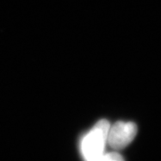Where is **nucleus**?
I'll list each match as a JSON object with an SVG mask.
<instances>
[{
    "label": "nucleus",
    "instance_id": "obj_1",
    "mask_svg": "<svg viewBox=\"0 0 161 161\" xmlns=\"http://www.w3.org/2000/svg\"><path fill=\"white\" fill-rule=\"evenodd\" d=\"M110 126L108 120L101 119L84 136L80 142V152L85 160L99 161L104 154Z\"/></svg>",
    "mask_w": 161,
    "mask_h": 161
},
{
    "label": "nucleus",
    "instance_id": "obj_2",
    "mask_svg": "<svg viewBox=\"0 0 161 161\" xmlns=\"http://www.w3.org/2000/svg\"><path fill=\"white\" fill-rule=\"evenodd\" d=\"M136 134L137 127L135 123L119 121L110 126L107 143L114 149H123L134 140Z\"/></svg>",
    "mask_w": 161,
    "mask_h": 161
},
{
    "label": "nucleus",
    "instance_id": "obj_3",
    "mask_svg": "<svg viewBox=\"0 0 161 161\" xmlns=\"http://www.w3.org/2000/svg\"><path fill=\"white\" fill-rule=\"evenodd\" d=\"M122 161L124 160V158H122L121 154L117 152H113L103 154V155L101 157L99 161Z\"/></svg>",
    "mask_w": 161,
    "mask_h": 161
}]
</instances>
